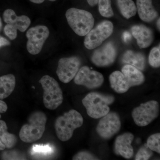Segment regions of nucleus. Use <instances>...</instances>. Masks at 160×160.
I'll use <instances>...</instances> for the list:
<instances>
[{
	"label": "nucleus",
	"mask_w": 160,
	"mask_h": 160,
	"mask_svg": "<svg viewBox=\"0 0 160 160\" xmlns=\"http://www.w3.org/2000/svg\"><path fill=\"white\" fill-rule=\"evenodd\" d=\"M83 122L82 115L74 109H71L58 117L54 123L58 138L62 142L69 141L72 137L74 130L82 126Z\"/></svg>",
	"instance_id": "obj_2"
},
{
	"label": "nucleus",
	"mask_w": 160,
	"mask_h": 160,
	"mask_svg": "<svg viewBox=\"0 0 160 160\" xmlns=\"http://www.w3.org/2000/svg\"><path fill=\"white\" fill-rule=\"evenodd\" d=\"M131 31L140 48L149 47L154 39V34L152 29L144 25H136L132 26Z\"/></svg>",
	"instance_id": "obj_15"
},
{
	"label": "nucleus",
	"mask_w": 160,
	"mask_h": 160,
	"mask_svg": "<svg viewBox=\"0 0 160 160\" xmlns=\"http://www.w3.org/2000/svg\"><path fill=\"white\" fill-rule=\"evenodd\" d=\"M29 1L31 2L38 4L43 3L45 0H29ZM49 1H51V2H55L57 0H49Z\"/></svg>",
	"instance_id": "obj_32"
},
{
	"label": "nucleus",
	"mask_w": 160,
	"mask_h": 160,
	"mask_svg": "<svg viewBox=\"0 0 160 160\" xmlns=\"http://www.w3.org/2000/svg\"><path fill=\"white\" fill-rule=\"evenodd\" d=\"M10 45V42L6 38L0 36V48L3 46H9Z\"/></svg>",
	"instance_id": "obj_30"
},
{
	"label": "nucleus",
	"mask_w": 160,
	"mask_h": 160,
	"mask_svg": "<svg viewBox=\"0 0 160 160\" xmlns=\"http://www.w3.org/2000/svg\"><path fill=\"white\" fill-rule=\"evenodd\" d=\"M3 19L5 22L13 26L21 32H24L29 28L31 24V20L26 15L18 16L15 12L11 9H7L4 11Z\"/></svg>",
	"instance_id": "obj_14"
},
{
	"label": "nucleus",
	"mask_w": 160,
	"mask_h": 160,
	"mask_svg": "<svg viewBox=\"0 0 160 160\" xmlns=\"http://www.w3.org/2000/svg\"><path fill=\"white\" fill-rule=\"evenodd\" d=\"M113 30V24L110 21L106 20L99 23L86 35L84 40L85 47L89 49L98 47L111 36Z\"/></svg>",
	"instance_id": "obj_7"
},
{
	"label": "nucleus",
	"mask_w": 160,
	"mask_h": 160,
	"mask_svg": "<svg viewBox=\"0 0 160 160\" xmlns=\"http://www.w3.org/2000/svg\"><path fill=\"white\" fill-rule=\"evenodd\" d=\"M153 153L152 150L148 148V146L145 144L142 146L137 153L135 158V160H149L153 155Z\"/></svg>",
	"instance_id": "obj_26"
},
{
	"label": "nucleus",
	"mask_w": 160,
	"mask_h": 160,
	"mask_svg": "<svg viewBox=\"0 0 160 160\" xmlns=\"http://www.w3.org/2000/svg\"><path fill=\"white\" fill-rule=\"evenodd\" d=\"M114 100V97L111 95L91 92L83 99L82 102L90 117L99 119L109 113V106Z\"/></svg>",
	"instance_id": "obj_3"
},
{
	"label": "nucleus",
	"mask_w": 160,
	"mask_h": 160,
	"mask_svg": "<svg viewBox=\"0 0 160 160\" xmlns=\"http://www.w3.org/2000/svg\"><path fill=\"white\" fill-rule=\"evenodd\" d=\"M74 82L89 89L101 87L104 81L103 75L98 72L90 69L88 66L81 67L74 77Z\"/></svg>",
	"instance_id": "obj_11"
},
{
	"label": "nucleus",
	"mask_w": 160,
	"mask_h": 160,
	"mask_svg": "<svg viewBox=\"0 0 160 160\" xmlns=\"http://www.w3.org/2000/svg\"><path fill=\"white\" fill-rule=\"evenodd\" d=\"M49 33L48 27L43 25L34 26L28 29L26 33L28 39L26 48L28 52L32 55L39 53Z\"/></svg>",
	"instance_id": "obj_8"
},
{
	"label": "nucleus",
	"mask_w": 160,
	"mask_h": 160,
	"mask_svg": "<svg viewBox=\"0 0 160 160\" xmlns=\"http://www.w3.org/2000/svg\"><path fill=\"white\" fill-rule=\"evenodd\" d=\"M117 56V50L112 42H108L94 52L91 60L98 67H106L114 62Z\"/></svg>",
	"instance_id": "obj_12"
},
{
	"label": "nucleus",
	"mask_w": 160,
	"mask_h": 160,
	"mask_svg": "<svg viewBox=\"0 0 160 160\" xmlns=\"http://www.w3.org/2000/svg\"><path fill=\"white\" fill-rule=\"evenodd\" d=\"M122 72L129 83L130 88L139 86L145 82V77L139 69L131 65H125L122 68Z\"/></svg>",
	"instance_id": "obj_17"
},
{
	"label": "nucleus",
	"mask_w": 160,
	"mask_h": 160,
	"mask_svg": "<svg viewBox=\"0 0 160 160\" xmlns=\"http://www.w3.org/2000/svg\"><path fill=\"white\" fill-rule=\"evenodd\" d=\"M97 158L93 154L87 151H81L78 152L75 155L72 160H98Z\"/></svg>",
	"instance_id": "obj_27"
},
{
	"label": "nucleus",
	"mask_w": 160,
	"mask_h": 160,
	"mask_svg": "<svg viewBox=\"0 0 160 160\" xmlns=\"http://www.w3.org/2000/svg\"><path fill=\"white\" fill-rule=\"evenodd\" d=\"M109 80L111 88L117 93H125L130 88L128 81L122 72H112L109 76Z\"/></svg>",
	"instance_id": "obj_18"
},
{
	"label": "nucleus",
	"mask_w": 160,
	"mask_h": 160,
	"mask_svg": "<svg viewBox=\"0 0 160 160\" xmlns=\"http://www.w3.org/2000/svg\"><path fill=\"white\" fill-rule=\"evenodd\" d=\"M6 146L2 143V142L0 141V150H3L6 148Z\"/></svg>",
	"instance_id": "obj_34"
},
{
	"label": "nucleus",
	"mask_w": 160,
	"mask_h": 160,
	"mask_svg": "<svg viewBox=\"0 0 160 160\" xmlns=\"http://www.w3.org/2000/svg\"><path fill=\"white\" fill-rule=\"evenodd\" d=\"M0 141L8 149L14 147L17 142V137L8 132L6 122L2 120H0Z\"/></svg>",
	"instance_id": "obj_21"
},
{
	"label": "nucleus",
	"mask_w": 160,
	"mask_h": 160,
	"mask_svg": "<svg viewBox=\"0 0 160 160\" xmlns=\"http://www.w3.org/2000/svg\"><path fill=\"white\" fill-rule=\"evenodd\" d=\"M149 62L150 66L154 68H158L160 66V45L152 48L149 57Z\"/></svg>",
	"instance_id": "obj_25"
},
{
	"label": "nucleus",
	"mask_w": 160,
	"mask_h": 160,
	"mask_svg": "<svg viewBox=\"0 0 160 160\" xmlns=\"http://www.w3.org/2000/svg\"><path fill=\"white\" fill-rule=\"evenodd\" d=\"M66 17L70 28L80 36H85L93 28L94 19L89 12L77 8L67 10Z\"/></svg>",
	"instance_id": "obj_4"
},
{
	"label": "nucleus",
	"mask_w": 160,
	"mask_h": 160,
	"mask_svg": "<svg viewBox=\"0 0 160 160\" xmlns=\"http://www.w3.org/2000/svg\"><path fill=\"white\" fill-rule=\"evenodd\" d=\"M133 139L134 135L130 132H126L118 136L115 141V152L125 158L132 157L133 149L131 144Z\"/></svg>",
	"instance_id": "obj_13"
},
{
	"label": "nucleus",
	"mask_w": 160,
	"mask_h": 160,
	"mask_svg": "<svg viewBox=\"0 0 160 160\" xmlns=\"http://www.w3.org/2000/svg\"><path fill=\"white\" fill-rule=\"evenodd\" d=\"M43 89V100L47 109L54 110L62 103V91L56 80L49 75H45L39 80Z\"/></svg>",
	"instance_id": "obj_5"
},
{
	"label": "nucleus",
	"mask_w": 160,
	"mask_h": 160,
	"mask_svg": "<svg viewBox=\"0 0 160 160\" xmlns=\"http://www.w3.org/2000/svg\"><path fill=\"white\" fill-rule=\"evenodd\" d=\"M159 103L156 101H150L141 104L132 110V116L135 123L140 127L149 125L157 118L159 114Z\"/></svg>",
	"instance_id": "obj_6"
},
{
	"label": "nucleus",
	"mask_w": 160,
	"mask_h": 160,
	"mask_svg": "<svg viewBox=\"0 0 160 160\" xmlns=\"http://www.w3.org/2000/svg\"><path fill=\"white\" fill-rule=\"evenodd\" d=\"M99 11L104 17L109 18L113 16V10L111 6V0H98Z\"/></svg>",
	"instance_id": "obj_23"
},
{
	"label": "nucleus",
	"mask_w": 160,
	"mask_h": 160,
	"mask_svg": "<svg viewBox=\"0 0 160 160\" xmlns=\"http://www.w3.org/2000/svg\"><path fill=\"white\" fill-rule=\"evenodd\" d=\"M8 109L7 104L2 100H0V119L1 118V113H5Z\"/></svg>",
	"instance_id": "obj_29"
},
{
	"label": "nucleus",
	"mask_w": 160,
	"mask_h": 160,
	"mask_svg": "<svg viewBox=\"0 0 160 160\" xmlns=\"http://www.w3.org/2000/svg\"><path fill=\"white\" fill-rule=\"evenodd\" d=\"M121 122L119 115L115 112H109L102 118L98 123L96 131L100 137L109 139L120 131Z\"/></svg>",
	"instance_id": "obj_9"
},
{
	"label": "nucleus",
	"mask_w": 160,
	"mask_h": 160,
	"mask_svg": "<svg viewBox=\"0 0 160 160\" xmlns=\"http://www.w3.org/2000/svg\"><path fill=\"white\" fill-rule=\"evenodd\" d=\"M122 62L142 70L145 68L146 60L144 55L142 53L128 50L123 55Z\"/></svg>",
	"instance_id": "obj_20"
},
{
	"label": "nucleus",
	"mask_w": 160,
	"mask_h": 160,
	"mask_svg": "<svg viewBox=\"0 0 160 160\" xmlns=\"http://www.w3.org/2000/svg\"><path fill=\"white\" fill-rule=\"evenodd\" d=\"M2 20H1V18H0V31L2 29Z\"/></svg>",
	"instance_id": "obj_36"
},
{
	"label": "nucleus",
	"mask_w": 160,
	"mask_h": 160,
	"mask_svg": "<svg viewBox=\"0 0 160 160\" xmlns=\"http://www.w3.org/2000/svg\"><path fill=\"white\" fill-rule=\"evenodd\" d=\"M120 12L126 19L134 16L137 13L136 5L132 0H116Z\"/></svg>",
	"instance_id": "obj_22"
},
{
	"label": "nucleus",
	"mask_w": 160,
	"mask_h": 160,
	"mask_svg": "<svg viewBox=\"0 0 160 160\" xmlns=\"http://www.w3.org/2000/svg\"><path fill=\"white\" fill-rule=\"evenodd\" d=\"M4 31L6 36L10 40H14L17 37L18 29L9 24H6L4 27Z\"/></svg>",
	"instance_id": "obj_28"
},
{
	"label": "nucleus",
	"mask_w": 160,
	"mask_h": 160,
	"mask_svg": "<svg viewBox=\"0 0 160 160\" xmlns=\"http://www.w3.org/2000/svg\"><path fill=\"white\" fill-rule=\"evenodd\" d=\"M160 18H159V19L158 20V22H157V26L158 29L160 31Z\"/></svg>",
	"instance_id": "obj_35"
},
{
	"label": "nucleus",
	"mask_w": 160,
	"mask_h": 160,
	"mask_svg": "<svg viewBox=\"0 0 160 160\" xmlns=\"http://www.w3.org/2000/svg\"><path fill=\"white\" fill-rule=\"evenodd\" d=\"M122 39L125 42H128L131 39V35L129 32L125 31L122 35Z\"/></svg>",
	"instance_id": "obj_31"
},
{
	"label": "nucleus",
	"mask_w": 160,
	"mask_h": 160,
	"mask_svg": "<svg viewBox=\"0 0 160 160\" xmlns=\"http://www.w3.org/2000/svg\"><path fill=\"white\" fill-rule=\"evenodd\" d=\"M81 65V59L77 57L60 59L56 71L60 81L64 83L69 82L75 77Z\"/></svg>",
	"instance_id": "obj_10"
},
{
	"label": "nucleus",
	"mask_w": 160,
	"mask_h": 160,
	"mask_svg": "<svg viewBox=\"0 0 160 160\" xmlns=\"http://www.w3.org/2000/svg\"><path fill=\"white\" fill-rule=\"evenodd\" d=\"M47 117L42 111L32 112L27 123L20 129L19 137L25 143L34 142L42 138L46 129Z\"/></svg>",
	"instance_id": "obj_1"
},
{
	"label": "nucleus",
	"mask_w": 160,
	"mask_h": 160,
	"mask_svg": "<svg viewBox=\"0 0 160 160\" xmlns=\"http://www.w3.org/2000/svg\"><path fill=\"white\" fill-rule=\"evenodd\" d=\"M16 86V78L13 74L0 77V100L6 98L12 93Z\"/></svg>",
	"instance_id": "obj_19"
},
{
	"label": "nucleus",
	"mask_w": 160,
	"mask_h": 160,
	"mask_svg": "<svg viewBox=\"0 0 160 160\" xmlns=\"http://www.w3.org/2000/svg\"><path fill=\"white\" fill-rule=\"evenodd\" d=\"M146 145L148 148L152 150L160 153V133H154L151 135L147 140Z\"/></svg>",
	"instance_id": "obj_24"
},
{
	"label": "nucleus",
	"mask_w": 160,
	"mask_h": 160,
	"mask_svg": "<svg viewBox=\"0 0 160 160\" xmlns=\"http://www.w3.org/2000/svg\"><path fill=\"white\" fill-rule=\"evenodd\" d=\"M138 13L141 20L150 22L158 16L157 11L152 6V0H136Z\"/></svg>",
	"instance_id": "obj_16"
},
{
	"label": "nucleus",
	"mask_w": 160,
	"mask_h": 160,
	"mask_svg": "<svg viewBox=\"0 0 160 160\" xmlns=\"http://www.w3.org/2000/svg\"><path fill=\"white\" fill-rule=\"evenodd\" d=\"M88 4L91 6H96L98 4V0H87Z\"/></svg>",
	"instance_id": "obj_33"
}]
</instances>
